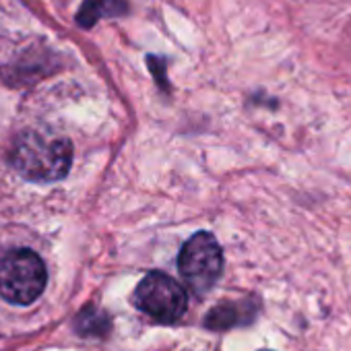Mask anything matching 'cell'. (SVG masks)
Listing matches in <instances>:
<instances>
[{
  "instance_id": "1",
  "label": "cell",
  "mask_w": 351,
  "mask_h": 351,
  "mask_svg": "<svg viewBox=\"0 0 351 351\" xmlns=\"http://www.w3.org/2000/svg\"><path fill=\"white\" fill-rule=\"evenodd\" d=\"M73 145L69 138L44 130L21 132L11 147L13 167L34 182H54L69 173Z\"/></svg>"
},
{
  "instance_id": "6",
  "label": "cell",
  "mask_w": 351,
  "mask_h": 351,
  "mask_svg": "<svg viewBox=\"0 0 351 351\" xmlns=\"http://www.w3.org/2000/svg\"><path fill=\"white\" fill-rule=\"evenodd\" d=\"M126 11H128L126 0H85L79 15H77V21L81 27L89 29L99 19L118 17V15H124Z\"/></svg>"
},
{
  "instance_id": "2",
  "label": "cell",
  "mask_w": 351,
  "mask_h": 351,
  "mask_svg": "<svg viewBox=\"0 0 351 351\" xmlns=\"http://www.w3.org/2000/svg\"><path fill=\"white\" fill-rule=\"evenodd\" d=\"M46 267L42 258L27 248H15L0 254V295L17 306L36 302L46 287Z\"/></svg>"
},
{
  "instance_id": "7",
  "label": "cell",
  "mask_w": 351,
  "mask_h": 351,
  "mask_svg": "<svg viewBox=\"0 0 351 351\" xmlns=\"http://www.w3.org/2000/svg\"><path fill=\"white\" fill-rule=\"evenodd\" d=\"M77 326L81 335H104L110 328V318L97 308H85L77 318Z\"/></svg>"
},
{
  "instance_id": "5",
  "label": "cell",
  "mask_w": 351,
  "mask_h": 351,
  "mask_svg": "<svg viewBox=\"0 0 351 351\" xmlns=\"http://www.w3.org/2000/svg\"><path fill=\"white\" fill-rule=\"evenodd\" d=\"M248 320H252V310L250 304H234V302H226L215 306L205 320L207 328L213 330H228L234 326H242Z\"/></svg>"
},
{
  "instance_id": "3",
  "label": "cell",
  "mask_w": 351,
  "mask_h": 351,
  "mask_svg": "<svg viewBox=\"0 0 351 351\" xmlns=\"http://www.w3.org/2000/svg\"><path fill=\"white\" fill-rule=\"evenodd\" d=\"M178 271L197 295L209 293L223 271L219 242L209 232H197L191 236L178 254Z\"/></svg>"
},
{
  "instance_id": "4",
  "label": "cell",
  "mask_w": 351,
  "mask_h": 351,
  "mask_svg": "<svg viewBox=\"0 0 351 351\" xmlns=\"http://www.w3.org/2000/svg\"><path fill=\"white\" fill-rule=\"evenodd\" d=\"M132 304L157 322H178L189 310V298L182 285L161 271H151L141 279L132 293Z\"/></svg>"
}]
</instances>
